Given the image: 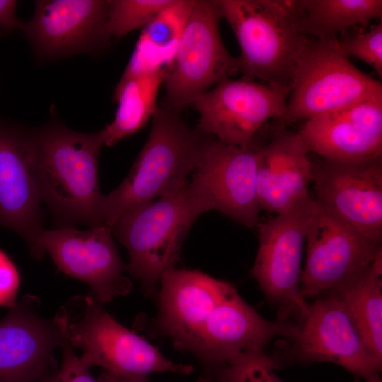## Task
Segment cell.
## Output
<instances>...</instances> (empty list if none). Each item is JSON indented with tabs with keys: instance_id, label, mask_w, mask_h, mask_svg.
Returning <instances> with one entry per match:
<instances>
[{
	"instance_id": "obj_1",
	"label": "cell",
	"mask_w": 382,
	"mask_h": 382,
	"mask_svg": "<svg viewBox=\"0 0 382 382\" xmlns=\"http://www.w3.org/2000/svg\"><path fill=\"white\" fill-rule=\"evenodd\" d=\"M158 313L147 322L150 336L168 337L192 354L203 371L222 366L244 344L250 327L249 305L231 284L197 270L173 269L161 279Z\"/></svg>"
},
{
	"instance_id": "obj_2",
	"label": "cell",
	"mask_w": 382,
	"mask_h": 382,
	"mask_svg": "<svg viewBox=\"0 0 382 382\" xmlns=\"http://www.w3.org/2000/svg\"><path fill=\"white\" fill-rule=\"evenodd\" d=\"M33 137L35 184L58 227L105 226V195L98 179L103 129L93 133L76 132L53 115L42 126L33 128Z\"/></svg>"
},
{
	"instance_id": "obj_3",
	"label": "cell",
	"mask_w": 382,
	"mask_h": 382,
	"mask_svg": "<svg viewBox=\"0 0 382 382\" xmlns=\"http://www.w3.org/2000/svg\"><path fill=\"white\" fill-rule=\"evenodd\" d=\"M214 138L191 127L180 111L158 103L148 138L129 174L105 195V226L112 230L124 214L185 185Z\"/></svg>"
},
{
	"instance_id": "obj_4",
	"label": "cell",
	"mask_w": 382,
	"mask_h": 382,
	"mask_svg": "<svg viewBox=\"0 0 382 382\" xmlns=\"http://www.w3.org/2000/svg\"><path fill=\"white\" fill-rule=\"evenodd\" d=\"M214 209L207 194L191 179L183 186L121 216L112 232L129 253L127 271L154 295L161 277L174 269L194 221Z\"/></svg>"
},
{
	"instance_id": "obj_5",
	"label": "cell",
	"mask_w": 382,
	"mask_h": 382,
	"mask_svg": "<svg viewBox=\"0 0 382 382\" xmlns=\"http://www.w3.org/2000/svg\"><path fill=\"white\" fill-rule=\"evenodd\" d=\"M237 40L240 73L289 93L309 37L301 33L300 0H214Z\"/></svg>"
},
{
	"instance_id": "obj_6",
	"label": "cell",
	"mask_w": 382,
	"mask_h": 382,
	"mask_svg": "<svg viewBox=\"0 0 382 382\" xmlns=\"http://www.w3.org/2000/svg\"><path fill=\"white\" fill-rule=\"evenodd\" d=\"M379 96L381 83L354 65L337 38H309L296 62L280 120L305 122Z\"/></svg>"
},
{
	"instance_id": "obj_7",
	"label": "cell",
	"mask_w": 382,
	"mask_h": 382,
	"mask_svg": "<svg viewBox=\"0 0 382 382\" xmlns=\"http://www.w3.org/2000/svg\"><path fill=\"white\" fill-rule=\"evenodd\" d=\"M66 309V335L74 348L82 350L79 359L88 368L126 376L147 377L151 373L169 371L190 374V365L164 357L143 337L129 330L88 296H77Z\"/></svg>"
},
{
	"instance_id": "obj_8",
	"label": "cell",
	"mask_w": 382,
	"mask_h": 382,
	"mask_svg": "<svg viewBox=\"0 0 382 382\" xmlns=\"http://www.w3.org/2000/svg\"><path fill=\"white\" fill-rule=\"evenodd\" d=\"M214 0H195L175 52L164 66V96L158 103L182 111L221 81L240 73L237 57L222 40Z\"/></svg>"
},
{
	"instance_id": "obj_9",
	"label": "cell",
	"mask_w": 382,
	"mask_h": 382,
	"mask_svg": "<svg viewBox=\"0 0 382 382\" xmlns=\"http://www.w3.org/2000/svg\"><path fill=\"white\" fill-rule=\"evenodd\" d=\"M316 206L311 195L289 210L258 224L259 245L251 274L279 321H299L309 303L300 290L301 263L308 224Z\"/></svg>"
},
{
	"instance_id": "obj_10",
	"label": "cell",
	"mask_w": 382,
	"mask_h": 382,
	"mask_svg": "<svg viewBox=\"0 0 382 382\" xmlns=\"http://www.w3.org/2000/svg\"><path fill=\"white\" fill-rule=\"evenodd\" d=\"M112 230L106 226L79 230L71 226L44 229L32 257L50 255L64 274L86 283L88 294L100 304L128 294L132 289L125 276L126 264L121 260Z\"/></svg>"
},
{
	"instance_id": "obj_11",
	"label": "cell",
	"mask_w": 382,
	"mask_h": 382,
	"mask_svg": "<svg viewBox=\"0 0 382 382\" xmlns=\"http://www.w3.org/2000/svg\"><path fill=\"white\" fill-rule=\"evenodd\" d=\"M289 93L253 79H226L199 96L192 105L197 128L231 146L248 147L269 120H281Z\"/></svg>"
},
{
	"instance_id": "obj_12",
	"label": "cell",
	"mask_w": 382,
	"mask_h": 382,
	"mask_svg": "<svg viewBox=\"0 0 382 382\" xmlns=\"http://www.w3.org/2000/svg\"><path fill=\"white\" fill-rule=\"evenodd\" d=\"M39 299L25 295L0 320V382H42L57 369L54 352L66 340V309L52 319L38 313Z\"/></svg>"
},
{
	"instance_id": "obj_13",
	"label": "cell",
	"mask_w": 382,
	"mask_h": 382,
	"mask_svg": "<svg viewBox=\"0 0 382 382\" xmlns=\"http://www.w3.org/2000/svg\"><path fill=\"white\" fill-rule=\"evenodd\" d=\"M306 241V258L300 282L305 300L335 287L382 255V243L362 235L317 201Z\"/></svg>"
},
{
	"instance_id": "obj_14",
	"label": "cell",
	"mask_w": 382,
	"mask_h": 382,
	"mask_svg": "<svg viewBox=\"0 0 382 382\" xmlns=\"http://www.w3.org/2000/svg\"><path fill=\"white\" fill-rule=\"evenodd\" d=\"M108 0H40L20 30L36 59L50 62L79 54L96 55L110 44Z\"/></svg>"
},
{
	"instance_id": "obj_15",
	"label": "cell",
	"mask_w": 382,
	"mask_h": 382,
	"mask_svg": "<svg viewBox=\"0 0 382 382\" xmlns=\"http://www.w3.org/2000/svg\"><path fill=\"white\" fill-rule=\"evenodd\" d=\"M326 292L309 304L289 340L294 361L335 364L361 379L379 375L382 360L366 347L339 299Z\"/></svg>"
},
{
	"instance_id": "obj_16",
	"label": "cell",
	"mask_w": 382,
	"mask_h": 382,
	"mask_svg": "<svg viewBox=\"0 0 382 382\" xmlns=\"http://www.w3.org/2000/svg\"><path fill=\"white\" fill-rule=\"evenodd\" d=\"M316 201L369 239L382 243V157L312 161Z\"/></svg>"
},
{
	"instance_id": "obj_17",
	"label": "cell",
	"mask_w": 382,
	"mask_h": 382,
	"mask_svg": "<svg viewBox=\"0 0 382 382\" xmlns=\"http://www.w3.org/2000/svg\"><path fill=\"white\" fill-rule=\"evenodd\" d=\"M33 156V128L0 118V226L18 233L30 255L45 229Z\"/></svg>"
},
{
	"instance_id": "obj_18",
	"label": "cell",
	"mask_w": 382,
	"mask_h": 382,
	"mask_svg": "<svg viewBox=\"0 0 382 382\" xmlns=\"http://www.w3.org/2000/svg\"><path fill=\"white\" fill-rule=\"evenodd\" d=\"M257 146L239 147L214 138L194 171V180L214 209L248 227L259 224Z\"/></svg>"
},
{
	"instance_id": "obj_19",
	"label": "cell",
	"mask_w": 382,
	"mask_h": 382,
	"mask_svg": "<svg viewBox=\"0 0 382 382\" xmlns=\"http://www.w3.org/2000/svg\"><path fill=\"white\" fill-rule=\"evenodd\" d=\"M298 132L309 152L328 161L382 157V96L308 120Z\"/></svg>"
},
{
	"instance_id": "obj_20",
	"label": "cell",
	"mask_w": 382,
	"mask_h": 382,
	"mask_svg": "<svg viewBox=\"0 0 382 382\" xmlns=\"http://www.w3.org/2000/svg\"><path fill=\"white\" fill-rule=\"evenodd\" d=\"M299 132L282 129L257 146V196L260 209L286 212L310 195L312 161Z\"/></svg>"
},
{
	"instance_id": "obj_21",
	"label": "cell",
	"mask_w": 382,
	"mask_h": 382,
	"mask_svg": "<svg viewBox=\"0 0 382 382\" xmlns=\"http://www.w3.org/2000/svg\"><path fill=\"white\" fill-rule=\"evenodd\" d=\"M382 255L365 270L327 291L342 303L369 350L382 360Z\"/></svg>"
},
{
	"instance_id": "obj_22",
	"label": "cell",
	"mask_w": 382,
	"mask_h": 382,
	"mask_svg": "<svg viewBox=\"0 0 382 382\" xmlns=\"http://www.w3.org/2000/svg\"><path fill=\"white\" fill-rule=\"evenodd\" d=\"M164 76V67L122 75L113 94L117 103L114 119L103 128L105 146H113L137 133L151 119Z\"/></svg>"
},
{
	"instance_id": "obj_23",
	"label": "cell",
	"mask_w": 382,
	"mask_h": 382,
	"mask_svg": "<svg viewBox=\"0 0 382 382\" xmlns=\"http://www.w3.org/2000/svg\"><path fill=\"white\" fill-rule=\"evenodd\" d=\"M303 12L299 29L305 36L318 40L338 38L346 29L365 26L381 19V0H300Z\"/></svg>"
},
{
	"instance_id": "obj_24",
	"label": "cell",
	"mask_w": 382,
	"mask_h": 382,
	"mask_svg": "<svg viewBox=\"0 0 382 382\" xmlns=\"http://www.w3.org/2000/svg\"><path fill=\"white\" fill-rule=\"evenodd\" d=\"M179 0H108L106 32L112 39L146 27Z\"/></svg>"
},
{
	"instance_id": "obj_25",
	"label": "cell",
	"mask_w": 382,
	"mask_h": 382,
	"mask_svg": "<svg viewBox=\"0 0 382 382\" xmlns=\"http://www.w3.org/2000/svg\"><path fill=\"white\" fill-rule=\"evenodd\" d=\"M277 366L264 351L240 354L216 369L202 371L197 382H284L275 374Z\"/></svg>"
},
{
	"instance_id": "obj_26",
	"label": "cell",
	"mask_w": 382,
	"mask_h": 382,
	"mask_svg": "<svg viewBox=\"0 0 382 382\" xmlns=\"http://www.w3.org/2000/svg\"><path fill=\"white\" fill-rule=\"evenodd\" d=\"M342 51L369 65L382 76V21L372 25L369 30L363 27L352 34L337 38Z\"/></svg>"
},
{
	"instance_id": "obj_27",
	"label": "cell",
	"mask_w": 382,
	"mask_h": 382,
	"mask_svg": "<svg viewBox=\"0 0 382 382\" xmlns=\"http://www.w3.org/2000/svg\"><path fill=\"white\" fill-rule=\"evenodd\" d=\"M61 349L62 357L59 368L42 382H98L92 376L89 368L81 361L67 338Z\"/></svg>"
},
{
	"instance_id": "obj_28",
	"label": "cell",
	"mask_w": 382,
	"mask_h": 382,
	"mask_svg": "<svg viewBox=\"0 0 382 382\" xmlns=\"http://www.w3.org/2000/svg\"><path fill=\"white\" fill-rule=\"evenodd\" d=\"M20 281V274L16 265L0 249V306L10 308L14 304Z\"/></svg>"
},
{
	"instance_id": "obj_29",
	"label": "cell",
	"mask_w": 382,
	"mask_h": 382,
	"mask_svg": "<svg viewBox=\"0 0 382 382\" xmlns=\"http://www.w3.org/2000/svg\"><path fill=\"white\" fill-rule=\"evenodd\" d=\"M18 1L0 0V36L12 31L20 30L22 21L16 16Z\"/></svg>"
},
{
	"instance_id": "obj_30",
	"label": "cell",
	"mask_w": 382,
	"mask_h": 382,
	"mask_svg": "<svg viewBox=\"0 0 382 382\" xmlns=\"http://www.w3.org/2000/svg\"><path fill=\"white\" fill-rule=\"evenodd\" d=\"M97 380L98 382H149L147 377L126 376L104 370L102 371Z\"/></svg>"
},
{
	"instance_id": "obj_31",
	"label": "cell",
	"mask_w": 382,
	"mask_h": 382,
	"mask_svg": "<svg viewBox=\"0 0 382 382\" xmlns=\"http://www.w3.org/2000/svg\"><path fill=\"white\" fill-rule=\"evenodd\" d=\"M354 382H382L379 375H376L369 378L359 380L357 379Z\"/></svg>"
}]
</instances>
